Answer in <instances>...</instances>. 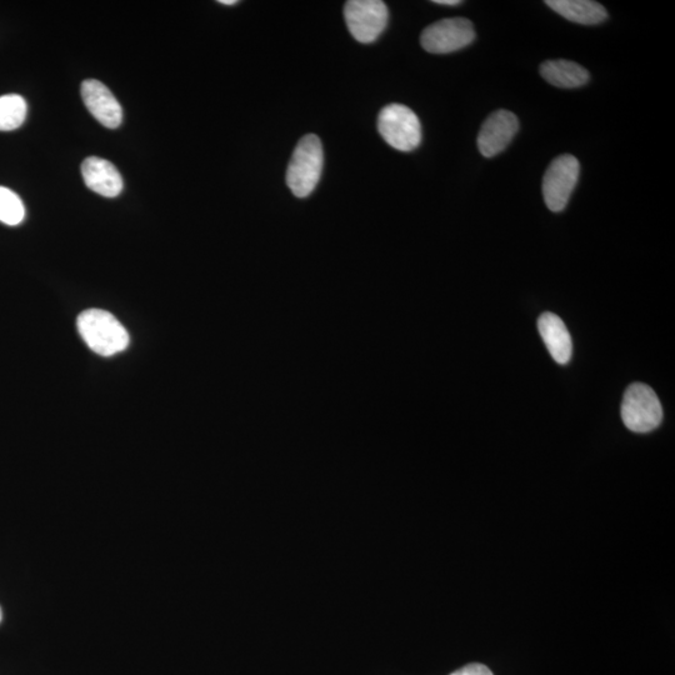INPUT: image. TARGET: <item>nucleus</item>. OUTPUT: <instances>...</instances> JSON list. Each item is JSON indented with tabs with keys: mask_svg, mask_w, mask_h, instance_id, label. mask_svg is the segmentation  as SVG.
<instances>
[{
	"mask_svg": "<svg viewBox=\"0 0 675 675\" xmlns=\"http://www.w3.org/2000/svg\"><path fill=\"white\" fill-rule=\"evenodd\" d=\"M77 325L79 334L94 353L112 357L128 348L130 339L127 329L105 310H85L79 315Z\"/></svg>",
	"mask_w": 675,
	"mask_h": 675,
	"instance_id": "f257e3e1",
	"label": "nucleus"
},
{
	"mask_svg": "<svg viewBox=\"0 0 675 675\" xmlns=\"http://www.w3.org/2000/svg\"><path fill=\"white\" fill-rule=\"evenodd\" d=\"M323 145L317 135H305L294 149L287 170V184L295 197L307 198L314 192L322 175Z\"/></svg>",
	"mask_w": 675,
	"mask_h": 675,
	"instance_id": "f03ea898",
	"label": "nucleus"
},
{
	"mask_svg": "<svg viewBox=\"0 0 675 675\" xmlns=\"http://www.w3.org/2000/svg\"><path fill=\"white\" fill-rule=\"evenodd\" d=\"M625 427L634 433H649L663 420V408L657 393L647 384L634 383L625 390L622 403Z\"/></svg>",
	"mask_w": 675,
	"mask_h": 675,
	"instance_id": "7ed1b4c3",
	"label": "nucleus"
},
{
	"mask_svg": "<svg viewBox=\"0 0 675 675\" xmlns=\"http://www.w3.org/2000/svg\"><path fill=\"white\" fill-rule=\"evenodd\" d=\"M378 130L390 147L412 152L422 142V125L418 115L403 104H389L378 117Z\"/></svg>",
	"mask_w": 675,
	"mask_h": 675,
	"instance_id": "20e7f679",
	"label": "nucleus"
},
{
	"mask_svg": "<svg viewBox=\"0 0 675 675\" xmlns=\"http://www.w3.org/2000/svg\"><path fill=\"white\" fill-rule=\"evenodd\" d=\"M344 18L350 34L358 42H375L387 28L389 12L380 0H349L345 3Z\"/></svg>",
	"mask_w": 675,
	"mask_h": 675,
	"instance_id": "39448f33",
	"label": "nucleus"
},
{
	"mask_svg": "<svg viewBox=\"0 0 675 675\" xmlns=\"http://www.w3.org/2000/svg\"><path fill=\"white\" fill-rule=\"evenodd\" d=\"M580 164L570 154L560 155L549 165L543 179L545 204L554 213L562 212L578 183Z\"/></svg>",
	"mask_w": 675,
	"mask_h": 675,
	"instance_id": "423d86ee",
	"label": "nucleus"
},
{
	"mask_svg": "<svg viewBox=\"0 0 675 675\" xmlns=\"http://www.w3.org/2000/svg\"><path fill=\"white\" fill-rule=\"evenodd\" d=\"M475 39L473 24L468 19H443L424 29L420 43L432 54H448L468 47Z\"/></svg>",
	"mask_w": 675,
	"mask_h": 675,
	"instance_id": "0eeeda50",
	"label": "nucleus"
},
{
	"mask_svg": "<svg viewBox=\"0 0 675 675\" xmlns=\"http://www.w3.org/2000/svg\"><path fill=\"white\" fill-rule=\"evenodd\" d=\"M518 118L508 110H498L485 120L478 135V149L485 158L503 152L518 133Z\"/></svg>",
	"mask_w": 675,
	"mask_h": 675,
	"instance_id": "6e6552de",
	"label": "nucleus"
},
{
	"mask_svg": "<svg viewBox=\"0 0 675 675\" xmlns=\"http://www.w3.org/2000/svg\"><path fill=\"white\" fill-rule=\"evenodd\" d=\"M85 107L104 127L115 129L123 122V110L117 98L99 80L89 79L82 84Z\"/></svg>",
	"mask_w": 675,
	"mask_h": 675,
	"instance_id": "1a4fd4ad",
	"label": "nucleus"
},
{
	"mask_svg": "<svg viewBox=\"0 0 675 675\" xmlns=\"http://www.w3.org/2000/svg\"><path fill=\"white\" fill-rule=\"evenodd\" d=\"M82 174L85 185L103 197H117L123 190V178L108 160L89 157L84 160Z\"/></svg>",
	"mask_w": 675,
	"mask_h": 675,
	"instance_id": "9d476101",
	"label": "nucleus"
},
{
	"mask_svg": "<svg viewBox=\"0 0 675 675\" xmlns=\"http://www.w3.org/2000/svg\"><path fill=\"white\" fill-rule=\"evenodd\" d=\"M538 330L555 362L568 364L573 354V343L563 320L553 313H544L538 319Z\"/></svg>",
	"mask_w": 675,
	"mask_h": 675,
	"instance_id": "9b49d317",
	"label": "nucleus"
},
{
	"mask_svg": "<svg viewBox=\"0 0 675 675\" xmlns=\"http://www.w3.org/2000/svg\"><path fill=\"white\" fill-rule=\"evenodd\" d=\"M545 4L563 18L577 24L595 25L608 18L603 5L590 0H548Z\"/></svg>",
	"mask_w": 675,
	"mask_h": 675,
	"instance_id": "f8f14e48",
	"label": "nucleus"
},
{
	"mask_svg": "<svg viewBox=\"0 0 675 675\" xmlns=\"http://www.w3.org/2000/svg\"><path fill=\"white\" fill-rule=\"evenodd\" d=\"M540 74L549 84L563 89L583 87L590 78L588 70L582 65L563 59L543 63Z\"/></svg>",
	"mask_w": 675,
	"mask_h": 675,
	"instance_id": "ddd939ff",
	"label": "nucleus"
},
{
	"mask_svg": "<svg viewBox=\"0 0 675 675\" xmlns=\"http://www.w3.org/2000/svg\"><path fill=\"white\" fill-rule=\"evenodd\" d=\"M27 102L18 94L0 97V132H12L18 129L27 118Z\"/></svg>",
	"mask_w": 675,
	"mask_h": 675,
	"instance_id": "4468645a",
	"label": "nucleus"
},
{
	"mask_svg": "<svg viewBox=\"0 0 675 675\" xmlns=\"http://www.w3.org/2000/svg\"><path fill=\"white\" fill-rule=\"evenodd\" d=\"M25 208L22 199L13 190L0 187V222L7 225H18L23 222Z\"/></svg>",
	"mask_w": 675,
	"mask_h": 675,
	"instance_id": "2eb2a0df",
	"label": "nucleus"
},
{
	"mask_svg": "<svg viewBox=\"0 0 675 675\" xmlns=\"http://www.w3.org/2000/svg\"><path fill=\"white\" fill-rule=\"evenodd\" d=\"M450 675H493V673L485 665L474 663L465 665V667L458 669L457 672Z\"/></svg>",
	"mask_w": 675,
	"mask_h": 675,
	"instance_id": "dca6fc26",
	"label": "nucleus"
},
{
	"mask_svg": "<svg viewBox=\"0 0 675 675\" xmlns=\"http://www.w3.org/2000/svg\"><path fill=\"white\" fill-rule=\"evenodd\" d=\"M434 3L439 5H449V7H455V5L462 4L460 0H434Z\"/></svg>",
	"mask_w": 675,
	"mask_h": 675,
	"instance_id": "f3484780",
	"label": "nucleus"
},
{
	"mask_svg": "<svg viewBox=\"0 0 675 675\" xmlns=\"http://www.w3.org/2000/svg\"><path fill=\"white\" fill-rule=\"evenodd\" d=\"M220 4L224 5H235L238 4L237 0H219Z\"/></svg>",
	"mask_w": 675,
	"mask_h": 675,
	"instance_id": "a211bd4d",
	"label": "nucleus"
},
{
	"mask_svg": "<svg viewBox=\"0 0 675 675\" xmlns=\"http://www.w3.org/2000/svg\"><path fill=\"white\" fill-rule=\"evenodd\" d=\"M2 618H3V613H2V608H0V622H2Z\"/></svg>",
	"mask_w": 675,
	"mask_h": 675,
	"instance_id": "6ab92c4d",
	"label": "nucleus"
}]
</instances>
